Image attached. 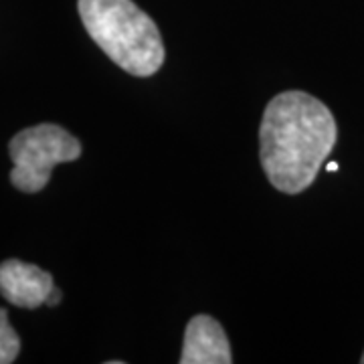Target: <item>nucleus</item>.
<instances>
[{"instance_id": "6", "label": "nucleus", "mask_w": 364, "mask_h": 364, "mask_svg": "<svg viewBox=\"0 0 364 364\" xmlns=\"http://www.w3.org/2000/svg\"><path fill=\"white\" fill-rule=\"evenodd\" d=\"M21 352V340L18 334L9 324V314L0 308V364H11L16 360Z\"/></svg>"}, {"instance_id": "9", "label": "nucleus", "mask_w": 364, "mask_h": 364, "mask_svg": "<svg viewBox=\"0 0 364 364\" xmlns=\"http://www.w3.org/2000/svg\"><path fill=\"white\" fill-rule=\"evenodd\" d=\"M360 363H363V364H364V352H363V358H360Z\"/></svg>"}, {"instance_id": "1", "label": "nucleus", "mask_w": 364, "mask_h": 364, "mask_svg": "<svg viewBox=\"0 0 364 364\" xmlns=\"http://www.w3.org/2000/svg\"><path fill=\"white\" fill-rule=\"evenodd\" d=\"M336 136V119L320 100L284 91L267 104L261 119V166L277 191L299 195L316 181Z\"/></svg>"}, {"instance_id": "5", "label": "nucleus", "mask_w": 364, "mask_h": 364, "mask_svg": "<svg viewBox=\"0 0 364 364\" xmlns=\"http://www.w3.org/2000/svg\"><path fill=\"white\" fill-rule=\"evenodd\" d=\"M182 364H231V346L225 330L210 316H195L184 332Z\"/></svg>"}, {"instance_id": "7", "label": "nucleus", "mask_w": 364, "mask_h": 364, "mask_svg": "<svg viewBox=\"0 0 364 364\" xmlns=\"http://www.w3.org/2000/svg\"><path fill=\"white\" fill-rule=\"evenodd\" d=\"M63 298V294H61V289H57V287H53V291L49 294V298H47V306H57L59 301Z\"/></svg>"}, {"instance_id": "8", "label": "nucleus", "mask_w": 364, "mask_h": 364, "mask_svg": "<svg viewBox=\"0 0 364 364\" xmlns=\"http://www.w3.org/2000/svg\"><path fill=\"white\" fill-rule=\"evenodd\" d=\"M326 170H328V172H336V170H338V164H336V162H328V164H326Z\"/></svg>"}, {"instance_id": "3", "label": "nucleus", "mask_w": 364, "mask_h": 364, "mask_svg": "<svg viewBox=\"0 0 364 364\" xmlns=\"http://www.w3.org/2000/svg\"><path fill=\"white\" fill-rule=\"evenodd\" d=\"M9 150L14 164L11 182L23 193L43 191L57 164L73 162L81 156L77 138L55 124H41L18 132Z\"/></svg>"}, {"instance_id": "4", "label": "nucleus", "mask_w": 364, "mask_h": 364, "mask_svg": "<svg viewBox=\"0 0 364 364\" xmlns=\"http://www.w3.org/2000/svg\"><path fill=\"white\" fill-rule=\"evenodd\" d=\"M53 287L51 273L37 265L18 259L0 263V294L13 306L35 310L47 304Z\"/></svg>"}, {"instance_id": "2", "label": "nucleus", "mask_w": 364, "mask_h": 364, "mask_svg": "<svg viewBox=\"0 0 364 364\" xmlns=\"http://www.w3.org/2000/svg\"><path fill=\"white\" fill-rule=\"evenodd\" d=\"M79 16L95 45L124 71L150 77L164 63L156 23L132 0H79Z\"/></svg>"}]
</instances>
